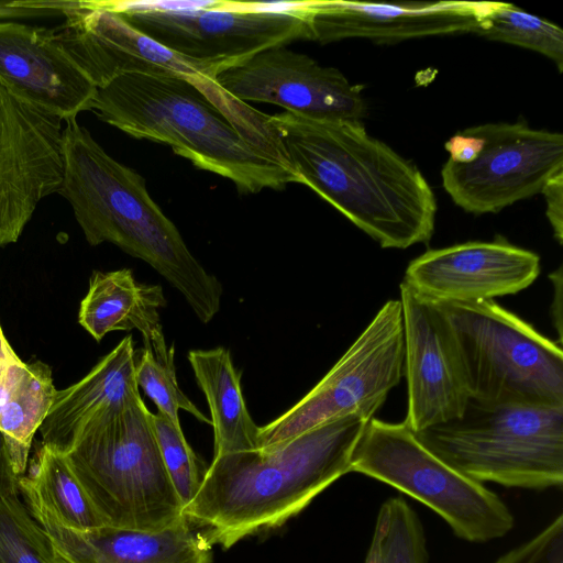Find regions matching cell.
<instances>
[{
    "label": "cell",
    "mask_w": 563,
    "mask_h": 563,
    "mask_svg": "<svg viewBox=\"0 0 563 563\" xmlns=\"http://www.w3.org/2000/svg\"><path fill=\"white\" fill-rule=\"evenodd\" d=\"M89 110L130 136L169 145L196 168L230 179L240 194L299 184L271 115L216 80L198 88L184 76L126 74L97 89Z\"/></svg>",
    "instance_id": "1"
},
{
    "label": "cell",
    "mask_w": 563,
    "mask_h": 563,
    "mask_svg": "<svg viewBox=\"0 0 563 563\" xmlns=\"http://www.w3.org/2000/svg\"><path fill=\"white\" fill-rule=\"evenodd\" d=\"M299 184L312 189L384 249L428 244L437 200L423 174L361 121L271 115Z\"/></svg>",
    "instance_id": "2"
},
{
    "label": "cell",
    "mask_w": 563,
    "mask_h": 563,
    "mask_svg": "<svg viewBox=\"0 0 563 563\" xmlns=\"http://www.w3.org/2000/svg\"><path fill=\"white\" fill-rule=\"evenodd\" d=\"M371 419L354 413L271 449L213 456L183 517L211 547L222 549L280 527L351 472L353 452Z\"/></svg>",
    "instance_id": "3"
},
{
    "label": "cell",
    "mask_w": 563,
    "mask_h": 563,
    "mask_svg": "<svg viewBox=\"0 0 563 563\" xmlns=\"http://www.w3.org/2000/svg\"><path fill=\"white\" fill-rule=\"evenodd\" d=\"M63 161L57 194L70 205L86 241L112 243L146 262L184 296L200 322H210L221 307L222 284L192 255L145 179L110 156L77 118L64 121Z\"/></svg>",
    "instance_id": "4"
},
{
    "label": "cell",
    "mask_w": 563,
    "mask_h": 563,
    "mask_svg": "<svg viewBox=\"0 0 563 563\" xmlns=\"http://www.w3.org/2000/svg\"><path fill=\"white\" fill-rule=\"evenodd\" d=\"M64 455L107 527L158 532L184 519L142 399L95 416Z\"/></svg>",
    "instance_id": "5"
},
{
    "label": "cell",
    "mask_w": 563,
    "mask_h": 563,
    "mask_svg": "<svg viewBox=\"0 0 563 563\" xmlns=\"http://www.w3.org/2000/svg\"><path fill=\"white\" fill-rule=\"evenodd\" d=\"M417 439L466 477L543 490L563 485V406L482 404Z\"/></svg>",
    "instance_id": "6"
},
{
    "label": "cell",
    "mask_w": 563,
    "mask_h": 563,
    "mask_svg": "<svg viewBox=\"0 0 563 563\" xmlns=\"http://www.w3.org/2000/svg\"><path fill=\"white\" fill-rule=\"evenodd\" d=\"M438 303L449 323L470 399L563 406L560 344L494 300Z\"/></svg>",
    "instance_id": "7"
},
{
    "label": "cell",
    "mask_w": 563,
    "mask_h": 563,
    "mask_svg": "<svg viewBox=\"0 0 563 563\" xmlns=\"http://www.w3.org/2000/svg\"><path fill=\"white\" fill-rule=\"evenodd\" d=\"M351 472L426 505L457 538L472 543L503 538L515 526L511 510L498 495L439 459L405 422L372 418L353 452Z\"/></svg>",
    "instance_id": "8"
},
{
    "label": "cell",
    "mask_w": 563,
    "mask_h": 563,
    "mask_svg": "<svg viewBox=\"0 0 563 563\" xmlns=\"http://www.w3.org/2000/svg\"><path fill=\"white\" fill-rule=\"evenodd\" d=\"M444 146L442 186L456 206L475 214L541 194L563 172V135L520 121L471 126Z\"/></svg>",
    "instance_id": "9"
},
{
    "label": "cell",
    "mask_w": 563,
    "mask_h": 563,
    "mask_svg": "<svg viewBox=\"0 0 563 563\" xmlns=\"http://www.w3.org/2000/svg\"><path fill=\"white\" fill-rule=\"evenodd\" d=\"M167 49L195 59L232 65L264 49L309 40L302 12L275 3L234 1H101Z\"/></svg>",
    "instance_id": "10"
},
{
    "label": "cell",
    "mask_w": 563,
    "mask_h": 563,
    "mask_svg": "<svg viewBox=\"0 0 563 563\" xmlns=\"http://www.w3.org/2000/svg\"><path fill=\"white\" fill-rule=\"evenodd\" d=\"M402 375V309L400 300L390 299L306 396L260 427L258 450L274 448L350 415L373 418Z\"/></svg>",
    "instance_id": "11"
},
{
    "label": "cell",
    "mask_w": 563,
    "mask_h": 563,
    "mask_svg": "<svg viewBox=\"0 0 563 563\" xmlns=\"http://www.w3.org/2000/svg\"><path fill=\"white\" fill-rule=\"evenodd\" d=\"M64 121L0 81V246L21 236L40 201L57 194Z\"/></svg>",
    "instance_id": "12"
},
{
    "label": "cell",
    "mask_w": 563,
    "mask_h": 563,
    "mask_svg": "<svg viewBox=\"0 0 563 563\" xmlns=\"http://www.w3.org/2000/svg\"><path fill=\"white\" fill-rule=\"evenodd\" d=\"M216 82L242 102L273 103L310 119L362 122L367 113L362 86L286 46L264 49L224 68Z\"/></svg>",
    "instance_id": "13"
},
{
    "label": "cell",
    "mask_w": 563,
    "mask_h": 563,
    "mask_svg": "<svg viewBox=\"0 0 563 563\" xmlns=\"http://www.w3.org/2000/svg\"><path fill=\"white\" fill-rule=\"evenodd\" d=\"M65 22L55 29L63 47L97 89L126 74L172 75L187 78L217 75L232 64L222 59H195L156 43L121 14L98 0L66 1Z\"/></svg>",
    "instance_id": "14"
},
{
    "label": "cell",
    "mask_w": 563,
    "mask_h": 563,
    "mask_svg": "<svg viewBox=\"0 0 563 563\" xmlns=\"http://www.w3.org/2000/svg\"><path fill=\"white\" fill-rule=\"evenodd\" d=\"M404 374L408 386L405 423L419 432L459 418L470 400L446 318L438 302L400 284Z\"/></svg>",
    "instance_id": "15"
},
{
    "label": "cell",
    "mask_w": 563,
    "mask_h": 563,
    "mask_svg": "<svg viewBox=\"0 0 563 563\" xmlns=\"http://www.w3.org/2000/svg\"><path fill=\"white\" fill-rule=\"evenodd\" d=\"M540 274V256L497 235L429 250L412 260L404 280L434 302H476L515 295Z\"/></svg>",
    "instance_id": "16"
},
{
    "label": "cell",
    "mask_w": 563,
    "mask_h": 563,
    "mask_svg": "<svg viewBox=\"0 0 563 563\" xmlns=\"http://www.w3.org/2000/svg\"><path fill=\"white\" fill-rule=\"evenodd\" d=\"M498 2L415 1H303L309 40L329 44L345 38L378 43L407 38L477 33Z\"/></svg>",
    "instance_id": "17"
},
{
    "label": "cell",
    "mask_w": 563,
    "mask_h": 563,
    "mask_svg": "<svg viewBox=\"0 0 563 563\" xmlns=\"http://www.w3.org/2000/svg\"><path fill=\"white\" fill-rule=\"evenodd\" d=\"M0 81L63 121L90 109L97 87L63 47L55 29L0 20Z\"/></svg>",
    "instance_id": "18"
},
{
    "label": "cell",
    "mask_w": 563,
    "mask_h": 563,
    "mask_svg": "<svg viewBox=\"0 0 563 563\" xmlns=\"http://www.w3.org/2000/svg\"><path fill=\"white\" fill-rule=\"evenodd\" d=\"M48 533L62 563H211V545L184 518L158 532L103 527L69 529L42 508L25 504Z\"/></svg>",
    "instance_id": "19"
},
{
    "label": "cell",
    "mask_w": 563,
    "mask_h": 563,
    "mask_svg": "<svg viewBox=\"0 0 563 563\" xmlns=\"http://www.w3.org/2000/svg\"><path fill=\"white\" fill-rule=\"evenodd\" d=\"M135 365L133 339L126 335L84 378L65 389H56L38 429L41 444L66 454L95 416L141 400Z\"/></svg>",
    "instance_id": "20"
},
{
    "label": "cell",
    "mask_w": 563,
    "mask_h": 563,
    "mask_svg": "<svg viewBox=\"0 0 563 563\" xmlns=\"http://www.w3.org/2000/svg\"><path fill=\"white\" fill-rule=\"evenodd\" d=\"M166 303L161 285L137 282L129 268L96 271L78 322L98 342L113 331L137 330L144 347H153L166 343L159 316Z\"/></svg>",
    "instance_id": "21"
},
{
    "label": "cell",
    "mask_w": 563,
    "mask_h": 563,
    "mask_svg": "<svg viewBox=\"0 0 563 563\" xmlns=\"http://www.w3.org/2000/svg\"><path fill=\"white\" fill-rule=\"evenodd\" d=\"M188 361L206 396L213 428V456L258 450L260 427L246 407L241 373L223 346L191 350Z\"/></svg>",
    "instance_id": "22"
},
{
    "label": "cell",
    "mask_w": 563,
    "mask_h": 563,
    "mask_svg": "<svg viewBox=\"0 0 563 563\" xmlns=\"http://www.w3.org/2000/svg\"><path fill=\"white\" fill-rule=\"evenodd\" d=\"M25 504L45 510L60 525L86 532L107 527L64 454L40 446L27 475L20 477Z\"/></svg>",
    "instance_id": "23"
},
{
    "label": "cell",
    "mask_w": 563,
    "mask_h": 563,
    "mask_svg": "<svg viewBox=\"0 0 563 563\" xmlns=\"http://www.w3.org/2000/svg\"><path fill=\"white\" fill-rule=\"evenodd\" d=\"M55 391L51 367L35 361L24 363L3 400L0 431L19 476L25 474L33 438L52 406Z\"/></svg>",
    "instance_id": "24"
},
{
    "label": "cell",
    "mask_w": 563,
    "mask_h": 563,
    "mask_svg": "<svg viewBox=\"0 0 563 563\" xmlns=\"http://www.w3.org/2000/svg\"><path fill=\"white\" fill-rule=\"evenodd\" d=\"M476 34L540 53L563 70L562 29L514 4L498 2Z\"/></svg>",
    "instance_id": "25"
},
{
    "label": "cell",
    "mask_w": 563,
    "mask_h": 563,
    "mask_svg": "<svg viewBox=\"0 0 563 563\" xmlns=\"http://www.w3.org/2000/svg\"><path fill=\"white\" fill-rule=\"evenodd\" d=\"M20 494L0 496V563H62Z\"/></svg>",
    "instance_id": "26"
},
{
    "label": "cell",
    "mask_w": 563,
    "mask_h": 563,
    "mask_svg": "<svg viewBox=\"0 0 563 563\" xmlns=\"http://www.w3.org/2000/svg\"><path fill=\"white\" fill-rule=\"evenodd\" d=\"M174 346L143 347L136 356L135 378L139 388L156 405L157 411L175 426H180L179 410L189 412L201 422L211 424L208 419L183 393L174 363Z\"/></svg>",
    "instance_id": "27"
},
{
    "label": "cell",
    "mask_w": 563,
    "mask_h": 563,
    "mask_svg": "<svg viewBox=\"0 0 563 563\" xmlns=\"http://www.w3.org/2000/svg\"><path fill=\"white\" fill-rule=\"evenodd\" d=\"M153 424L166 471L184 509L197 495L207 467L187 442L181 427L158 411L153 413Z\"/></svg>",
    "instance_id": "28"
},
{
    "label": "cell",
    "mask_w": 563,
    "mask_h": 563,
    "mask_svg": "<svg viewBox=\"0 0 563 563\" xmlns=\"http://www.w3.org/2000/svg\"><path fill=\"white\" fill-rule=\"evenodd\" d=\"M380 507L386 517L383 563H428L427 539L418 514L401 497L388 498Z\"/></svg>",
    "instance_id": "29"
},
{
    "label": "cell",
    "mask_w": 563,
    "mask_h": 563,
    "mask_svg": "<svg viewBox=\"0 0 563 563\" xmlns=\"http://www.w3.org/2000/svg\"><path fill=\"white\" fill-rule=\"evenodd\" d=\"M494 563H563V515Z\"/></svg>",
    "instance_id": "30"
},
{
    "label": "cell",
    "mask_w": 563,
    "mask_h": 563,
    "mask_svg": "<svg viewBox=\"0 0 563 563\" xmlns=\"http://www.w3.org/2000/svg\"><path fill=\"white\" fill-rule=\"evenodd\" d=\"M543 194L547 209L545 216L553 229V234L559 244L563 242V172L553 176L544 185Z\"/></svg>",
    "instance_id": "31"
},
{
    "label": "cell",
    "mask_w": 563,
    "mask_h": 563,
    "mask_svg": "<svg viewBox=\"0 0 563 563\" xmlns=\"http://www.w3.org/2000/svg\"><path fill=\"white\" fill-rule=\"evenodd\" d=\"M23 365L24 362L13 351L0 325V410Z\"/></svg>",
    "instance_id": "32"
},
{
    "label": "cell",
    "mask_w": 563,
    "mask_h": 563,
    "mask_svg": "<svg viewBox=\"0 0 563 563\" xmlns=\"http://www.w3.org/2000/svg\"><path fill=\"white\" fill-rule=\"evenodd\" d=\"M20 477L14 471L4 435L0 431V496L20 494Z\"/></svg>",
    "instance_id": "33"
},
{
    "label": "cell",
    "mask_w": 563,
    "mask_h": 563,
    "mask_svg": "<svg viewBox=\"0 0 563 563\" xmlns=\"http://www.w3.org/2000/svg\"><path fill=\"white\" fill-rule=\"evenodd\" d=\"M386 517L380 507L375 522V528L364 563H383L382 542L385 533Z\"/></svg>",
    "instance_id": "34"
},
{
    "label": "cell",
    "mask_w": 563,
    "mask_h": 563,
    "mask_svg": "<svg viewBox=\"0 0 563 563\" xmlns=\"http://www.w3.org/2000/svg\"><path fill=\"white\" fill-rule=\"evenodd\" d=\"M550 280L554 286V297L552 302V319L553 325L559 334V344L562 343V267L549 275Z\"/></svg>",
    "instance_id": "35"
}]
</instances>
